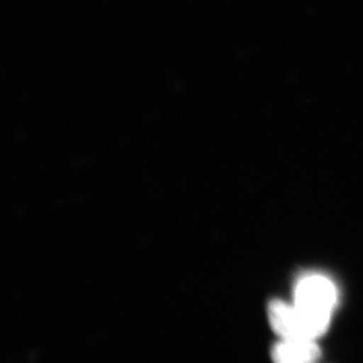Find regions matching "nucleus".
Masks as SVG:
<instances>
[{"label": "nucleus", "instance_id": "1", "mask_svg": "<svg viewBox=\"0 0 363 363\" xmlns=\"http://www.w3.org/2000/svg\"><path fill=\"white\" fill-rule=\"evenodd\" d=\"M269 319L274 330L281 338L315 340L328 328L331 315L309 311L283 301L274 300L269 305Z\"/></svg>", "mask_w": 363, "mask_h": 363}, {"label": "nucleus", "instance_id": "2", "mask_svg": "<svg viewBox=\"0 0 363 363\" xmlns=\"http://www.w3.org/2000/svg\"><path fill=\"white\" fill-rule=\"evenodd\" d=\"M337 302V291L330 279L319 274H308L298 281L295 303L298 307L320 314L331 315Z\"/></svg>", "mask_w": 363, "mask_h": 363}, {"label": "nucleus", "instance_id": "3", "mask_svg": "<svg viewBox=\"0 0 363 363\" xmlns=\"http://www.w3.org/2000/svg\"><path fill=\"white\" fill-rule=\"evenodd\" d=\"M272 358L279 363H308L321 357L315 340L283 338L272 350Z\"/></svg>", "mask_w": 363, "mask_h": 363}]
</instances>
